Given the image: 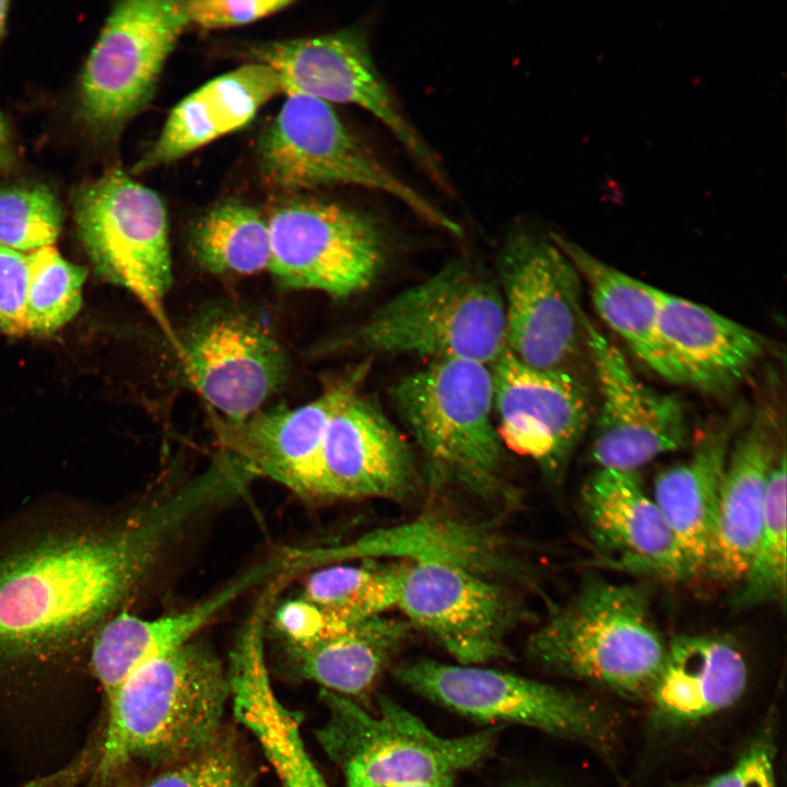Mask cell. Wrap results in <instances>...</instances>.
<instances>
[{
  "instance_id": "30",
  "label": "cell",
  "mask_w": 787,
  "mask_h": 787,
  "mask_svg": "<svg viewBox=\"0 0 787 787\" xmlns=\"http://www.w3.org/2000/svg\"><path fill=\"white\" fill-rule=\"evenodd\" d=\"M189 245L196 261L218 274L268 270L271 255L267 218L235 200L216 203L192 225Z\"/></svg>"
},
{
  "instance_id": "1",
  "label": "cell",
  "mask_w": 787,
  "mask_h": 787,
  "mask_svg": "<svg viewBox=\"0 0 787 787\" xmlns=\"http://www.w3.org/2000/svg\"><path fill=\"white\" fill-rule=\"evenodd\" d=\"M176 486L121 516L42 504L0 524V666L46 663L91 644L202 515Z\"/></svg>"
},
{
  "instance_id": "24",
  "label": "cell",
  "mask_w": 787,
  "mask_h": 787,
  "mask_svg": "<svg viewBox=\"0 0 787 787\" xmlns=\"http://www.w3.org/2000/svg\"><path fill=\"white\" fill-rule=\"evenodd\" d=\"M658 322L682 383L709 395L738 386L766 350V340L717 312L658 290Z\"/></svg>"
},
{
  "instance_id": "22",
  "label": "cell",
  "mask_w": 787,
  "mask_h": 787,
  "mask_svg": "<svg viewBox=\"0 0 787 787\" xmlns=\"http://www.w3.org/2000/svg\"><path fill=\"white\" fill-rule=\"evenodd\" d=\"M782 450L775 418L759 411L730 448L702 575L737 585L744 576L760 535L768 475Z\"/></svg>"
},
{
  "instance_id": "35",
  "label": "cell",
  "mask_w": 787,
  "mask_h": 787,
  "mask_svg": "<svg viewBox=\"0 0 787 787\" xmlns=\"http://www.w3.org/2000/svg\"><path fill=\"white\" fill-rule=\"evenodd\" d=\"M141 787H256V775L224 731L207 748L160 767Z\"/></svg>"
},
{
  "instance_id": "36",
  "label": "cell",
  "mask_w": 787,
  "mask_h": 787,
  "mask_svg": "<svg viewBox=\"0 0 787 787\" xmlns=\"http://www.w3.org/2000/svg\"><path fill=\"white\" fill-rule=\"evenodd\" d=\"M292 4L293 0H180L188 26L202 30L248 25Z\"/></svg>"
},
{
  "instance_id": "8",
  "label": "cell",
  "mask_w": 787,
  "mask_h": 787,
  "mask_svg": "<svg viewBox=\"0 0 787 787\" xmlns=\"http://www.w3.org/2000/svg\"><path fill=\"white\" fill-rule=\"evenodd\" d=\"M286 97L257 148L263 180L283 191L352 185L387 193L428 223L460 236L461 227L388 171L346 128L331 104L302 94Z\"/></svg>"
},
{
  "instance_id": "41",
  "label": "cell",
  "mask_w": 787,
  "mask_h": 787,
  "mask_svg": "<svg viewBox=\"0 0 787 787\" xmlns=\"http://www.w3.org/2000/svg\"><path fill=\"white\" fill-rule=\"evenodd\" d=\"M455 777H444L428 782L407 783L385 787H454Z\"/></svg>"
},
{
  "instance_id": "18",
  "label": "cell",
  "mask_w": 787,
  "mask_h": 787,
  "mask_svg": "<svg viewBox=\"0 0 787 787\" xmlns=\"http://www.w3.org/2000/svg\"><path fill=\"white\" fill-rule=\"evenodd\" d=\"M368 367L356 366L305 404L260 410L238 423L216 421L221 450L255 478L270 479L305 498H320L327 425L337 409L359 391Z\"/></svg>"
},
{
  "instance_id": "40",
  "label": "cell",
  "mask_w": 787,
  "mask_h": 787,
  "mask_svg": "<svg viewBox=\"0 0 787 787\" xmlns=\"http://www.w3.org/2000/svg\"><path fill=\"white\" fill-rule=\"evenodd\" d=\"M15 157L9 124L0 113V171L10 169L15 162Z\"/></svg>"
},
{
  "instance_id": "17",
  "label": "cell",
  "mask_w": 787,
  "mask_h": 787,
  "mask_svg": "<svg viewBox=\"0 0 787 787\" xmlns=\"http://www.w3.org/2000/svg\"><path fill=\"white\" fill-rule=\"evenodd\" d=\"M491 372L503 445L531 458L549 480L560 482L590 422L586 387L573 372L529 366L507 349Z\"/></svg>"
},
{
  "instance_id": "38",
  "label": "cell",
  "mask_w": 787,
  "mask_h": 787,
  "mask_svg": "<svg viewBox=\"0 0 787 787\" xmlns=\"http://www.w3.org/2000/svg\"><path fill=\"white\" fill-rule=\"evenodd\" d=\"M28 255L0 245V331L27 333Z\"/></svg>"
},
{
  "instance_id": "12",
  "label": "cell",
  "mask_w": 787,
  "mask_h": 787,
  "mask_svg": "<svg viewBox=\"0 0 787 787\" xmlns=\"http://www.w3.org/2000/svg\"><path fill=\"white\" fill-rule=\"evenodd\" d=\"M267 222L268 271L283 287L346 297L367 289L383 269L386 237L364 212L296 198L275 205Z\"/></svg>"
},
{
  "instance_id": "32",
  "label": "cell",
  "mask_w": 787,
  "mask_h": 787,
  "mask_svg": "<svg viewBox=\"0 0 787 787\" xmlns=\"http://www.w3.org/2000/svg\"><path fill=\"white\" fill-rule=\"evenodd\" d=\"M786 451L774 462L765 494L763 518L755 550L735 592L738 609H751L786 597Z\"/></svg>"
},
{
  "instance_id": "13",
  "label": "cell",
  "mask_w": 787,
  "mask_h": 787,
  "mask_svg": "<svg viewBox=\"0 0 787 787\" xmlns=\"http://www.w3.org/2000/svg\"><path fill=\"white\" fill-rule=\"evenodd\" d=\"M252 61L278 74L283 93L316 97L329 104L355 105L381 122L418 163L444 185L436 156L402 114L377 70L359 27L315 37L254 45Z\"/></svg>"
},
{
  "instance_id": "5",
  "label": "cell",
  "mask_w": 787,
  "mask_h": 787,
  "mask_svg": "<svg viewBox=\"0 0 787 787\" xmlns=\"http://www.w3.org/2000/svg\"><path fill=\"white\" fill-rule=\"evenodd\" d=\"M345 342L367 353L491 366L506 350L500 286L471 263L450 261L378 307Z\"/></svg>"
},
{
  "instance_id": "33",
  "label": "cell",
  "mask_w": 787,
  "mask_h": 787,
  "mask_svg": "<svg viewBox=\"0 0 787 787\" xmlns=\"http://www.w3.org/2000/svg\"><path fill=\"white\" fill-rule=\"evenodd\" d=\"M86 269L66 260L54 246L28 254L27 332L50 334L69 322L82 303Z\"/></svg>"
},
{
  "instance_id": "16",
  "label": "cell",
  "mask_w": 787,
  "mask_h": 787,
  "mask_svg": "<svg viewBox=\"0 0 787 787\" xmlns=\"http://www.w3.org/2000/svg\"><path fill=\"white\" fill-rule=\"evenodd\" d=\"M585 345L600 393L589 456L598 468L637 471L685 444L682 404L641 381L622 352L583 315Z\"/></svg>"
},
{
  "instance_id": "25",
  "label": "cell",
  "mask_w": 787,
  "mask_h": 787,
  "mask_svg": "<svg viewBox=\"0 0 787 787\" xmlns=\"http://www.w3.org/2000/svg\"><path fill=\"white\" fill-rule=\"evenodd\" d=\"M280 93L283 90L275 71L257 61L208 81L174 106L157 139L133 165L132 173L174 163L246 126Z\"/></svg>"
},
{
  "instance_id": "27",
  "label": "cell",
  "mask_w": 787,
  "mask_h": 787,
  "mask_svg": "<svg viewBox=\"0 0 787 787\" xmlns=\"http://www.w3.org/2000/svg\"><path fill=\"white\" fill-rule=\"evenodd\" d=\"M739 418L717 421L697 439L691 456L661 471L654 501L663 514L693 572L706 564L719 490Z\"/></svg>"
},
{
  "instance_id": "42",
  "label": "cell",
  "mask_w": 787,
  "mask_h": 787,
  "mask_svg": "<svg viewBox=\"0 0 787 787\" xmlns=\"http://www.w3.org/2000/svg\"><path fill=\"white\" fill-rule=\"evenodd\" d=\"M9 11H10V2L5 1V0H0V42L5 32V25H7Z\"/></svg>"
},
{
  "instance_id": "31",
  "label": "cell",
  "mask_w": 787,
  "mask_h": 787,
  "mask_svg": "<svg viewBox=\"0 0 787 787\" xmlns=\"http://www.w3.org/2000/svg\"><path fill=\"white\" fill-rule=\"evenodd\" d=\"M408 562L336 563L315 568L301 596L329 615L354 623L397 607Z\"/></svg>"
},
{
  "instance_id": "10",
  "label": "cell",
  "mask_w": 787,
  "mask_h": 787,
  "mask_svg": "<svg viewBox=\"0 0 787 787\" xmlns=\"http://www.w3.org/2000/svg\"><path fill=\"white\" fill-rule=\"evenodd\" d=\"M393 674L410 691L474 721L522 725L601 749L612 735L594 703L527 677L428 658L403 662Z\"/></svg>"
},
{
  "instance_id": "23",
  "label": "cell",
  "mask_w": 787,
  "mask_h": 787,
  "mask_svg": "<svg viewBox=\"0 0 787 787\" xmlns=\"http://www.w3.org/2000/svg\"><path fill=\"white\" fill-rule=\"evenodd\" d=\"M306 559L314 568L349 560L393 559L447 562L490 577L519 572L506 542L491 525L436 514L368 532L349 543L307 549Z\"/></svg>"
},
{
  "instance_id": "14",
  "label": "cell",
  "mask_w": 787,
  "mask_h": 787,
  "mask_svg": "<svg viewBox=\"0 0 787 787\" xmlns=\"http://www.w3.org/2000/svg\"><path fill=\"white\" fill-rule=\"evenodd\" d=\"M397 607L460 665L509 658L507 635L525 616L492 577L441 561L408 562Z\"/></svg>"
},
{
  "instance_id": "2",
  "label": "cell",
  "mask_w": 787,
  "mask_h": 787,
  "mask_svg": "<svg viewBox=\"0 0 787 787\" xmlns=\"http://www.w3.org/2000/svg\"><path fill=\"white\" fill-rule=\"evenodd\" d=\"M230 697L226 668L195 639L145 662L106 702L92 782L102 787L133 761L162 767L212 744Z\"/></svg>"
},
{
  "instance_id": "4",
  "label": "cell",
  "mask_w": 787,
  "mask_h": 787,
  "mask_svg": "<svg viewBox=\"0 0 787 787\" xmlns=\"http://www.w3.org/2000/svg\"><path fill=\"white\" fill-rule=\"evenodd\" d=\"M390 397L425 457L432 481L486 501L508 500L504 445L492 419L490 365L432 361L402 377Z\"/></svg>"
},
{
  "instance_id": "11",
  "label": "cell",
  "mask_w": 787,
  "mask_h": 787,
  "mask_svg": "<svg viewBox=\"0 0 787 787\" xmlns=\"http://www.w3.org/2000/svg\"><path fill=\"white\" fill-rule=\"evenodd\" d=\"M506 349L522 363L571 371L583 344L580 275L552 240L518 232L498 256Z\"/></svg>"
},
{
  "instance_id": "29",
  "label": "cell",
  "mask_w": 787,
  "mask_h": 787,
  "mask_svg": "<svg viewBox=\"0 0 787 787\" xmlns=\"http://www.w3.org/2000/svg\"><path fill=\"white\" fill-rule=\"evenodd\" d=\"M551 239L586 280L599 316L634 355L663 379L683 384L659 330V289L611 267L560 235Z\"/></svg>"
},
{
  "instance_id": "21",
  "label": "cell",
  "mask_w": 787,
  "mask_h": 787,
  "mask_svg": "<svg viewBox=\"0 0 787 787\" xmlns=\"http://www.w3.org/2000/svg\"><path fill=\"white\" fill-rule=\"evenodd\" d=\"M284 567V553L279 552L181 611L143 619L124 610L111 616L90 647L91 668L105 697L113 696L145 662L195 639L231 603L254 587L268 583Z\"/></svg>"
},
{
  "instance_id": "9",
  "label": "cell",
  "mask_w": 787,
  "mask_h": 787,
  "mask_svg": "<svg viewBox=\"0 0 787 787\" xmlns=\"http://www.w3.org/2000/svg\"><path fill=\"white\" fill-rule=\"evenodd\" d=\"M188 27L180 0H126L107 16L83 67L81 125L113 138L148 106L164 66Z\"/></svg>"
},
{
  "instance_id": "34",
  "label": "cell",
  "mask_w": 787,
  "mask_h": 787,
  "mask_svg": "<svg viewBox=\"0 0 787 787\" xmlns=\"http://www.w3.org/2000/svg\"><path fill=\"white\" fill-rule=\"evenodd\" d=\"M62 208L49 187H0V245L24 252L52 246L62 226Z\"/></svg>"
},
{
  "instance_id": "28",
  "label": "cell",
  "mask_w": 787,
  "mask_h": 787,
  "mask_svg": "<svg viewBox=\"0 0 787 787\" xmlns=\"http://www.w3.org/2000/svg\"><path fill=\"white\" fill-rule=\"evenodd\" d=\"M407 621L368 618L307 646H285L299 676L352 700L365 697L409 637Z\"/></svg>"
},
{
  "instance_id": "26",
  "label": "cell",
  "mask_w": 787,
  "mask_h": 787,
  "mask_svg": "<svg viewBox=\"0 0 787 787\" xmlns=\"http://www.w3.org/2000/svg\"><path fill=\"white\" fill-rule=\"evenodd\" d=\"M747 683L744 657L728 638L674 637L647 694L651 717L663 727L693 724L733 705Z\"/></svg>"
},
{
  "instance_id": "20",
  "label": "cell",
  "mask_w": 787,
  "mask_h": 787,
  "mask_svg": "<svg viewBox=\"0 0 787 787\" xmlns=\"http://www.w3.org/2000/svg\"><path fill=\"white\" fill-rule=\"evenodd\" d=\"M580 505L595 545L618 566L670 580L694 577L637 471L597 468L582 488Z\"/></svg>"
},
{
  "instance_id": "43",
  "label": "cell",
  "mask_w": 787,
  "mask_h": 787,
  "mask_svg": "<svg viewBox=\"0 0 787 787\" xmlns=\"http://www.w3.org/2000/svg\"><path fill=\"white\" fill-rule=\"evenodd\" d=\"M508 787H545V786L535 785V784H519V785H514V786H508Z\"/></svg>"
},
{
  "instance_id": "3",
  "label": "cell",
  "mask_w": 787,
  "mask_h": 787,
  "mask_svg": "<svg viewBox=\"0 0 787 787\" xmlns=\"http://www.w3.org/2000/svg\"><path fill=\"white\" fill-rule=\"evenodd\" d=\"M667 646L646 584L589 577L529 636L526 655L548 671L647 697Z\"/></svg>"
},
{
  "instance_id": "19",
  "label": "cell",
  "mask_w": 787,
  "mask_h": 787,
  "mask_svg": "<svg viewBox=\"0 0 787 787\" xmlns=\"http://www.w3.org/2000/svg\"><path fill=\"white\" fill-rule=\"evenodd\" d=\"M412 451L381 409L359 391L326 428L320 500L406 498L415 489Z\"/></svg>"
},
{
  "instance_id": "15",
  "label": "cell",
  "mask_w": 787,
  "mask_h": 787,
  "mask_svg": "<svg viewBox=\"0 0 787 787\" xmlns=\"http://www.w3.org/2000/svg\"><path fill=\"white\" fill-rule=\"evenodd\" d=\"M175 353L192 388L228 423L260 411L289 371L278 339L261 322L230 306H211L195 316L177 333Z\"/></svg>"
},
{
  "instance_id": "6",
  "label": "cell",
  "mask_w": 787,
  "mask_h": 787,
  "mask_svg": "<svg viewBox=\"0 0 787 787\" xmlns=\"http://www.w3.org/2000/svg\"><path fill=\"white\" fill-rule=\"evenodd\" d=\"M327 718L317 730L321 748L341 770L348 787H385L428 782L471 770L488 759L500 728L445 738L385 694L372 713L350 697L322 690Z\"/></svg>"
},
{
  "instance_id": "39",
  "label": "cell",
  "mask_w": 787,
  "mask_h": 787,
  "mask_svg": "<svg viewBox=\"0 0 787 787\" xmlns=\"http://www.w3.org/2000/svg\"><path fill=\"white\" fill-rule=\"evenodd\" d=\"M774 761L775 745L768 727L730 768L706 782L685 787H777Z\"/></svg>"
},
{
  "instance_id": "37",
  "label": "cell",
  "mask_w": 787,
  "mask_h": 787,
  "mask_svg": "<svg viewBox=\"0 0 787 787\" xmlns=\"http://www.w3.org/2000/svg\"><path fill=\"white\" fill-rule=\"evenodd\" d=\"M272 621L285 646H307L352 624L334 619L301 595L282 602Z\"/></svg>"
},
{
  "instance_id": "7",
  "label": "cell",
  "mask_w": 787,
  "mask_h": 787,
  "mask_svg": "<svg viewBox=\"0 0 787 787\" xmlns=\"http://www.w3.org/2000/svg\"><path fill=\"white\" fill-rule=\"evenodd\" d=\"M72 207L79 240L97 274L137 297L176 350L177 333L165 312L173 274L162 198L125 172L111 169L82 185Z\"/></svg>"
}]
</instances>
